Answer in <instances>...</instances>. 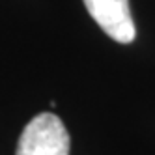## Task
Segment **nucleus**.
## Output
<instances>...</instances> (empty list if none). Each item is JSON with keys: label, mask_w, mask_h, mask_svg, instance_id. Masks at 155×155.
I'll return each mask as SVG.
<instances>
[{"label": "nucleus", "mask_w": 155, "mask_h": 155, "mask_svg": "<svg viewBox=\"0 0 155 155\" xmlns=\"http://www.w3.org/2000/svg\"><path fill=\"white\" fill-rule=\"evenodd\" d=\"M82 2L92 19L108 38L118 43H131L135 39L137 30L129 0H82Z\"/></svg>", "instance_id": "nucleus-2"}, {"label": "nucleus", "mask_w": 155, "mask_h": 155, "mask_svg": "<svg viewBox=\"0 0 155 155\" xmlns=\"http://www.w3.org/2000/svg\"><path fill=\"white\" fill-rule=\"evenodd\" d=\"M69 133L52 112L34 116L21 133L15 155H69Z\"/></svg>", "instance_id": "nucleus-1"}]
</instances>
